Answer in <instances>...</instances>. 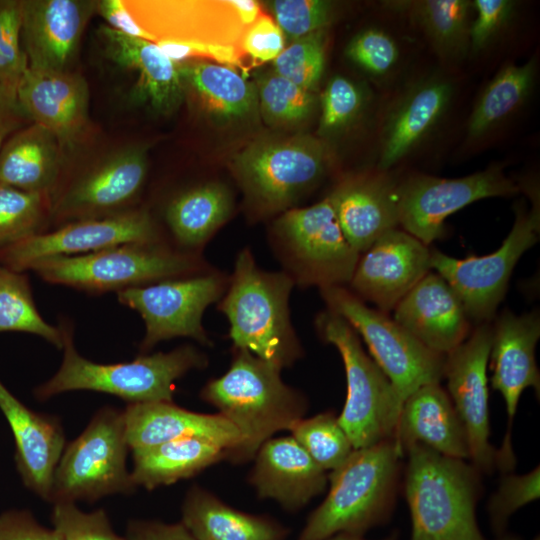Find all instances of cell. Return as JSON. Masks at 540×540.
<instances>
[{"label":"cell","instance_id":"6da1fadb","mask_svg":"<svg viewBox=\"0 0 540 540\" xmlns=\"http://www.w3.org/2000/svg\"><path fill=\"white\" fill-rule=\"evenodd\" d=\"M280 372L250 352L233 348L229 369L202 388L201 398L215 406L241 435L240 444L228 452L227 460H250L272 435L290 430L303 418L307 399L285 384Z\"/></svg>","mask_w":540,"mask_h":540},{"label":"cell","instance_id":"7a4b0ae2","mask_svg":"<svg viewBox=\"0 0 540 540\" xmlns=\"http://www.w3.org/2000/svg\"><path fill=\"white\" fill-rule=\"evenodd\" d=\"M294 286L284 271L261 269L249 248L238 252L218 303L229 322L233 348L246 350L281 370L302 357L289 310Z\"/></svg>","mask_w":540,"mask_h":540},{"label":"cell","instance_id":"3957f363","mask_svg":"<svg viewBox=\"0 0 540 540\" xmlns=\"http://www.w3.org/2000/svg\"><path fill=\"white\" fill-rule=\"evenodd\" d=\"M403 455L394 439L354 449L330 472L329 492L298 540H325L339 533L364 536L385 524L393 512Z\"/></svg>","mask_w":540,"mask_h":540},{"label":"cell","instance_id":"277c9868","mask_svg":"<svg viewBox=\"0 0 540 540\" xmlns=\"http://www.w3.org/2000/svg\"><path fill=\"white\" fill-rule=\"evenodd\" d=\"M59 325L63 361L55 375L35 389L38 400L67 391L90 390L115 395L130 404L173 402L176 380L208 365L207 355L190 344L169 352L141 355L126 363H95L76 350L72 324L64 319Z\"/></svg>","mask_w":540,"mask_h":540},{"label":"cell","instance_id":"5b68a950","mask_svg":"<svg viewBox=\"0 0 540 540\" xmlns=\"http://www.w3.org/2000/svg\"><path fill=\"white\" fill-rule=\"evenodd\" d=\"M404 493L410 512V540H485L475 508L480 472L464 460L426 446H410Z\"/></svg>","mask_w":540,"mask_h":540},{"label":"cell","instance_id":"8992f818","mask_svg":"<svg viewBox=\"0 0 540 540\" xmlns=\"http://www.w3.org/2000/svg\"><path fill=\"white\" fill-rule=\"evenodd\" d=\"M44 281L88 293H105L207 271L199 253L163 242L125 243L75 256H55L28 268Z\"/></svg>","mask_w":540,"mask_h":540},{"label":"cell","instance_id":"52a82bcc","mask_svg":"<svg viewBox=\"0 0 540 540\" xmlns=\"http://www.w3.org/2000/svg\"><path fill=\"white\" fill-rule=\"evenodd\" d=\"M319 336L339 352L345 369L347 396L338 422L354 449L395 438L402 407L394 387L364 351L355 330L326 309L315 319Z\"/></svg>","mask_w":540,"mask_h":540},{"label":"cell","instance_id":"ba28073f","mask_svg":"<svg viewBox=\"0 0 540 540\" xmlns=\"http://www.w3.org/2000/svg\"><path fill=\"white\" fill-rule=\"evenodd\" d=\"M270 236L271 248L295 285L349 284L360 254L344 236L328 197L282 213Z\"/></svg>","mask_w":540,"mask_h":540},{"label":"cell","instance_id":"9c48e42d","mask_svg":"<svg viewBox=\"0 0 540 540\" xmlns=\"http://www.w3.org/2000/svg\"><path fill=\"white\" fill-rule=\"evenodd\" d=\"M148 40L174 62L204 56L222 62L247 28L235 1L123 0Z\"/></svg>","mask_w":540,"mask_h":540},{"label":"cell","instance_id":"30bf717a","mask_svg":"<svg viewBox=\"0 0 540 540\" xmlns=\"http://www.w3.org/2000/svg\"><path fill=\"white\" fill-rule=\"evenodd\" d=\"M128 449L123 411L101 408L64 448L49 502H92L107 495L132 493L136 486L126 467Z\"/></svg>","mask_w":540,"mask_h":540},{"label":"cell","instance_id":"8fae6325","mask_svg":"<svg viewBox=\"0 0 540 540\" xmlns=\"http://www.w3.org/2000/svg\"><path fill=\"white\" fill-rule=\"evenodd\" d=\"M319 291L327 309L345 319L365 341L402 404L419 387L443 379L445 355L424 346L385 312L368 307L345 286Z\"/></svg>","mask_w":540,"mask_h":540},{"label":"cell","instance_id":"7c38bea8","mask_svg":"<svg viewBox=\"0 0 540 540\" xmlns=\"http://www.w3.org/2000/svg\"><path fill=\"white\" fill-rule=\"evenodd\" d=\"M325 145L311 136L262 139L234 158L248 199L261 212L286 210L319 183L326 172Z\"/></svg>","mask_w":540,"mask_h":540},{"label":"cell","instance_id":"4fadbf2b","mask_svg":"<svg viewBox=\"0 0 540 540\" xmlns=\"http://www.w3.org/2000/svg\"><path fill=\"white\" fill-rule=\"evenodd\" d=\"M514 224L501 246L488 255L464 259L431 250L434 269L460 298L469 320L489 323L505 296L520 257L539 240V203L531 209L518 205Z\"/></svg>","mask_w":540,"mask_h":540},{"label":"cell","instance_id":"5bb4252c","mask_svg":"<svg viewBox=\"0 0 540 540\" xmlns=\"http://www.w3.org/2000/svg\"><path fill=\"white\" fill-rule=\"evenodd\" d=\"M228 278L207 270L195 275L158 281L117 292L118 301L137 311L145 323L142 355L164 340L188 337L212 346L202 324L208 306L224 295Z\"/></svg>","mask_w":540,"mask_h":540},{"label":"cell","instance_id":"9a60e30c","mask_svg":"<svg viewBox=\"0 0 540 540\" xmlns=\"http://www.w3.org/2000/svg\"><path fill=\"white\" fill-rule=\"evenodd\" d=\"M520 191L496 165L454 179L415 174L397 184L399 225L428 246L444 235L445 219L456 211L477 200Z\"/></svg>","mask_w":540,"mask_h":540},{"label":"cell","instance_id":"2e32d148","mask_svg":"<svg viewBox=\"0 0 540 540\" xmlns=\"http://www.w3.org/2000/svg\"><path fill=\"white\" fill-rule=\"evenodd\" d=\"M136 242H163L156 222L145 209L62 224L0 249V264L23 272L45 258L82 255Z\"/></svg>","mask_w":540,"mask_h":540},{"label":"cell","instance_id":"e0dca14e","mask_svg":"<svg viewBox=\"0 0 540 540\" xmlns=\"http://www.w3.org/2000/svg\"><path fill=\"white\" fill-rule=\"evenodd\" d=\"M491 344L492 326L479 324L445 355L443 370L447 393L466 431L469 459L480 473L497 468V449L489 441L487 366Z\"/></svg>","mask_w":540,"mask_h":540},{"label":"cell","instance_id":"ac0fdd59","mask_svg":"<svg viewBox=\"0 0 540 540\" xmlns=\"http://www.w3.org/2000/svg\"><path fill=\"white\" fill-rule=\"evenodd\" d=\"M540 337V316L534 310L516 315L503 310L492 326L491 385L503 397L508 424L503 443L497 449V468L506 472L515 465L511 429L523 391L532 387L540 392V374L535 359V348Z\"/></svg>","mask_w":540,"mask_h":540},{"label":"cell","instance_id":"d6986e66","mask_svg":"<svg viewBox=\"0 0 540 540\" xmlns=\"http://www.w3.org/2000/svg\"><path fill=\"white\" fill-rule=\"evenodd\" d=\"M148 170L147 149H122L75 179L51 203V215L69 223L102 218L131 209Z\"/></svg>","mask_w":540,"mask_h":540},{"label":"cell","instance_id":"ffe728a7","mask_svg":"<svg viewBox=\"0 0 540 540\" xmlns=\"http://www.w3.org/2000/svg\"><path fill=\"white\" fill-rule=\"evenodd\" d=\"M430 269L431 249L406 231L393 228L360 254L349 290L386 313Z\"/></svg>","mask_w":540,"mask_h":540},{"label":"cell","instance_id":"44dd1931","mask_svg":"<svg viewBox=\"0 0 540 540\" xmlns=\"http://www.w3.org/2000/svg\"><path fill=\"white\" fill-rule=\"evenodd\" d=\"M96 8L94 0H22L21 42L29 69L71 71Z\"/></svg>","mask_w":540,"mask_h":540},{"label":"cell","instance_id":"7402d4cb","mask_svg":"<svg viewBox=\"0 0 540 540\" xmlns=\"http://www.w3.org/2000/svg\"><path fill=\"white\" fill-rule=\"evenodd\" d=\"M16 94L31 123L52 132L62 152L75 150L88 123L89 88L81 75L28 68Z\"/></svg>","mask_w":540,"mask_h":540},{"label":"cell","instance_id":"603a6c76","mask_svg":"<svg viewBox=\"0 0 540 540\" xmlns=\"http://www.w3.org/2000/svg\"><path fill=\"white\" fill-rule=\"evenodd\" d=\"M393 319L430 350L446 355L470 334V320L452 287L428 272L394 307Z\"/></svg>","mask_w":540,"mask_h":540},{"label":"cell","instance_id":"cb8c5ba5","mask_svg":"<svg viewBox=\"0 0 540 540\" xmlns=\"http://www.w3.org/2000/svg\"><path fill=\"white\" fill-rule=\"evenodd\" d=\"M107 57L119 67L136 73L133 102L147 105L154 112H175L185 98L178 64L154 42L129 36L108 26L98 29Z\"/></svg>","mask_w":540,"mask_h":540},{"label":"cell","instance_id":"d4e9b609","mask_svg":"<svg viewBox=\"0 0 540 540\" xmlns=\"http://www.w3.org/2000/svg\"><path fill=\"white\" fill-rule=\"evenodd\" d=\"M0 410L14 436L17 470L24 485L49 501L53 476L65 448L58 418L32 411L0 381Z\"/></svg>","mask_w":540,"mask_h":540},{"label":"cell","instance_id":"484cf974","mask_svg":"<svg viewBox=\"0 0 540 540\" xmlns=\"http://www.w3.org/2000/svg\"><path fill=\"white\" fill-rule=\"evenodd\" d=\"M254 457L251 484L260 498L273 499L285 510L297 511L325 490L326 471L292 436L267 440Z\"/></svg>","mask_w":540,"mask_h":540},{"label":"cell","instance_id":"4316f807","mask_svg":"<svg viewBox=\"0 0 540 540\" xmlns=\"http://www.w3.org/2000/svg\"><path fill=\"white\" fill-rule=\"evenodd\" d=\"M397 184L385 172L343 180L327 196L339 226L359 253L399 225Z\"/></svg>","mask_w":540,"mask_h":540},{"label":"cell","instance_id":"83f0119b","mask_svg":"<svg viewBox=\"0 0 540 540\" xmlns=\"http://www.w3.org/2000/svg\"><path fill=\"white\" fill-rule=\"evenodd\" d=\"M123 414L131 450L179 439L200 438L215 442L229 452L241 442L237 428L221 414L197 413L173 402L133 403Z\"/></svg>","mask_w":540,"mask_h":540},{"label":"cell","instance_id":"f1b7e54d","mask_svg":"<svg viewBox=\"0 0 540 540\" xmlns=\"http://www.w3.org/2000/svg\"><path fill=\"white\" fill-rule=\"evenodd\" d=\"M394 440L403 454L420 444L447 457L469 459L465 428L440 383L425 384L405 399Z\"/></svg>","mask_w":540,"mask_h":540},{"label":"cell","instance_id":"f546056e","mask_svg":"<svg viewBox=\"0 0 540 540\" xmlns=\"http://www.w3.org/2000/svg\"><path fill=\"white\" fill-rule=\"evenodd\" d=\"M62 149L55 135L31 123L0 148V185L51 196L56 189Z\"/></svg>","mask_w":540,"mask_h":540},{"label":"cell","instance_id":"4dcf8cb0","mask_svg":"<svg viewBox=\"0 0 540 540\" xmlns=\"http://www.w3.org/2000/svg\"><path fill=\"white\" fill-rule=\"evenodd\" d=\"M453 94L449 82L424 81L397 105L383 132L379 169L385 172L408 154L440 120Z\"/></svg>","mask_w":540,"mask_h":540},{"label":"cell","instance_id":"1f68e13d","mask_svg":"<svg viewBox=\"0 0 540 540\" xmlns=\"http://www.w3.org/2000/svg\"><path fill=\"white\" fill-rule=\"evenodd\" d=\"M181 523L196 540H284L289 533L276 520L234 509L198 486L185 497Z\"/></svg>","mask_w":540,"mask_h":540},{"label":"cell","instance_id":"d6a6232c","mask_svg":"<svg viewBox=\"0 0 540 540\" xmlns=\"http://www.w3.org/2000/svg\"><path fill=\"white\" fill-rule=\"evenodd\" d=\"M178 64L185 95L197 99L202 108L222 122L251 116L258 105L257 90L234 69L204 61Z\"/></svg>","mask_w":540,"mask_h":540},{"label":"cell","instance_id":"836d02e7","mask_svg":"<svg viewBox=\"0 0 540 540\" xmlns=\"http://www.w3.org/2000/svg\"><path fill=\"white\" fill-rule=\"evenodd\" d=\"M232 207L229 190L219 183H205L176 195L165 210L174 247L198 253L230 217Z\"/></svg>","mask_w":540,"mask_h":540},{"label":"cell","instance_id":"e575fe53","mask_svg":"<svg viewBox=\"0 0 540 540\" xmlns=\"http://www.w3.org/2000/svg\"><path fill=\"white\" fill-rule=\"evenodd\" d=\"M228 450L209 440L186 438L132 450L134 485L152 490L190 478L227 459Z\"/></svg>","mask_w":540,"mask_h":540},{"label":"cell","instance_id":"d590c367","mask_svg":"<svg viewBox=\"0 0 540 540\" xmlns=\"http://www.w3.org/2000/svg\"><path fill=\"white\" fill-rule=\"evenodd\" d=\"M535 59L523 65L503 67L484 89L469 117L467 132L477 138L513 113L530 93L536 69Z\"/></svg>","mask_w":540,"mask_h":540},{"label":"cell","instance_id":"8d00e7d4","mask_svg":"<svg viewBox=\"0 0 540 540\" xmlns=\"http://www.w3.org/2000/svg\"><path fill=\"white\" fill-rule=\"evenodd\" d=\"M424 29L435 50L444 58L460 59L469 50L466 0H421L400 2Z\"/></svg>","mask_w":540,"mask_h":540},{"label":"cell","instance_id":"74e56055","mask_svg":"<svg viewBox=\"0 0 540 540\" xmlns=\"http://www.w3.org/2000/svg\"><path fill=\"white\" fill-rule=\"evenodd\" d=\"M3 331L35 334L57 349L63 348L61 329L47 323L38 312L27 275L0 264V332Z\"/></svg>","mask_w":540,"mask_h":540},{"label":"cell","instance_id":"f35d334b","mask_svg":"<svg viewBox=\"0 0 540 540\" xmlns=\"http://www.w3.org/2000/svg\"><path fill=\"white\" fill-rule=\"evenodd\" d=\"M49 214V195L0 185V249L44 232Z\"/></svg>","mask_w":540,"mask_h":540},{"label":"cell","instance_id":"ab89813d","mask_svg":"<svg viewBox=\"0 0 540 540\" xmlns=\"http://www.w3.org/2000/svg\"><path fill=\"white\" fill-rule=\"evenodd\" d=\"M291 436L325 471L342 465L353 452V445L332 412L302 418L291 429Z\"/></svg>","mask_w":540,"mask_h":540},{"label":"cell","instance_id":"60d3db41","mask_svg":"<svg viewBox=\"0 0 540 540\" xmlns=\"http://www.w3.org/2000/svg\"><path fill=\"white\" fill-rule=\"evenodd\" d=\"M257 94L264 118L269 123L278 125L304 121L315 105L313 92L299 87L275 72L259 80Z\"/></svg>","mask_w":540,"mask_h":540},{"label":"cell","instance_id":"b9f144b4","mask_svg":"<svg viewBox=\"0 0 540 540\" xmlns=\"http://www.w3.org/2000/svg\"><path fill=\"white\" fill-rule=\"evenodd\" d=\"M325 38L319 30L292 41L273 60L274 72L312 92L324 71Z\"/></svg>","mask_w":540,"mask_h":540},{"label":"cell","instance_id":"7bdbcfd3","mask_svg":"<svg viewBox=\"0 0 540 540\" xmlns=\"http://www.w3.org/2000/svg\"><path fill=\"white\" fill-rule=\"evenodd\" d=\"M21 24L22 0H0V84L15 93L29 68Z\"/></svg>","mask_w":540,"mask_h":540},{"label":"cell","instance_id":"ee69618b","mask_svg":"<svg viewBox=\"0 0 540 540\" xmlns=\"http://www.w3.org/2000/svg\"><path fill=\"white\" fill-rule=\"evenodd\" d=\"M539 483V466L529 473L506 475L501 479L487 504L490 525L497 537L506 533L507 523L517 510L539 498Z\"/></svg>","mask_w":540,"mask_h":540},{"label":"cell","instance_id":"f6af8a7d","mask_svg":"<svg viewBox=\"0 0 540 540\" xmlns=\"http://www.w3.org/2000/svg\"><path fill=\"white\" fill-rule=\"evenodd\" d=\"M365 102L363 89L353 81L335 76L321 97L319 134H334L354 121Z\"/></svg>","mask_w":540,"mask_h":540},{"label":"cell","instance_id":"bcb514c9","mask_svg":"<svg viewBox=\"0 0 540 540\" xmlns=\"http://www.w3.org/2000/svg\"><path fill=\"white\" fill-rule=\"evenodd\" d=\"M269 5L284 37L292 41L324 30L334 15L333 4L323 0H275Z\"/></svg>","mask_w":540,"mask_h":540},{"label":"cell","instance_id":"7dc6e473","mask_svg":"<svg viewBox=\"0 0 540 540\" xmlns=\"http://www.w3.org/2000/svg\"><path fill=\"white\" fill-rule=\"evenodd\" d=\"M54 530L61 540H126L112 529L104 510L86 513L75 503H55L52 511Z\"/></svg>","mask_w":540,"mask_h":540},{"label":"cell","instance_id":"c3c4849f","mask_svg":"<svg viewBox=\"0 0 540 540\" xmlns=\"http://www.w3.org/2000/svg\"><path fill=\"white\" fill-rule=\"evenodd\" d=\"M345 52L352 62L374 75L387 73L399 56L395 41L378 29H368L356 35Z\"/></svg>","mask_w":540,"mask_h":540},{"label":"cell","instance_id":"681fc988","mask_svg":"<svg viewBox=\"0 0 540 540\" xmlns=\"http://www.w3.org/2000/svg\"><path fill=\"white\" fill-rule=\"evenodd\" d=\"M472 6L475 8L476 18L469 26V50L478 53L504 27L515 4L509 0H475Z\"/></svg>","mask_w":540,"mask_h":540},{"label":"cell","instance_id":"f907efd6","mask_svg":"<svg viewBox=\"0 0 540 540\" xmlns=\"http://www.w3.org/2000/svg\"><path fill=\"white\" fill-rule=\"evenodd\" d=\"M285 48V37L276 22L260 13L244 31L240 49L260 63L274 60Z\"/></svg>","mask_w":540,"mask_h":540},{"label":"cell","instance_id":"816d5d0a","mask_svg":"<svg viewBox=\"0 0 540 540\" xmlns=\"http://www.w3.org/2000/svg\"><path fill=\"white\" fill-rule=\"evenodd\" d=\"M0 540H61L54 529L41 526L26 510L0 514Z\"/></svg>","mask_w":540,"mask_h":540},{"label":"cell","instance_id":"f5cc1de1","mask_svg":"<svg viewBox=\"0 0 540 540\" xmlns=\"http://www.w3.org/2000/svg\"><path fill=\"white\" fill-rule=\"evenodd\" d=\"M126 540H196L182 524L158 521H131Z\"/></svg>","mask_w":540,"mask_h":540},{"label":"cell","instance_id":"db71d44e","mask_svg":"<svg viewBox=\"0 0 540 540\" xmlns=\"http://www.w3.org/2000/svg\"><path fill=\"white\" fill-rule=\"evenodd\" d=\"M31 122L23 111L17 94L0 84V148L4 141Z\"/></svg>","mask_w":540,"mask_h":540},{"label":"cell","instance_id":"11a10c76","mask_svg":"<svg viewBox=\"0 0 540 540\" xmlns=\"http://www.w3.org/2000/svg\"><path fill=\"white\" fill-rule=\"evenodd\" d=\"M96 13L106 20L108 27L129 36L148 40L147 34L135 23L123 0L97 1Z\"/></svg>","mask_w":540,"mask_h":540},{"label":"cell","instance_id":"9f6ffc18","mask_svg":"<svg viewBox=\"0 0 540 540\" xmlns=\"http://www.w3.org/2000/svg\"><path fill=\"white\" fill-rule=\"evenodd\" d=\"M398 532L393 531L391 532L387 537L381 539V540H398ZM325 540H366L363 536L359 535H353V534H347V533H339L336 535H333Z\"/></svg>","mask_w":540,"mask_h":540},{"label":"cell","instance_id":"6f0895ef","mask_svg":"<svg viewBox=\"0 0 540 540\" xmlns=\"http://www.w3.org/2000/svg\"><path fill=\"white\" fill-rule=\"evenodd\" d=\"M497 540H522L520 537L515 535H509L507 533L502 534L497 537ZM532 540H540L539 536L534 537Z\"/></svg>","mask_w":540,"mask_h":540}]
</instances>
